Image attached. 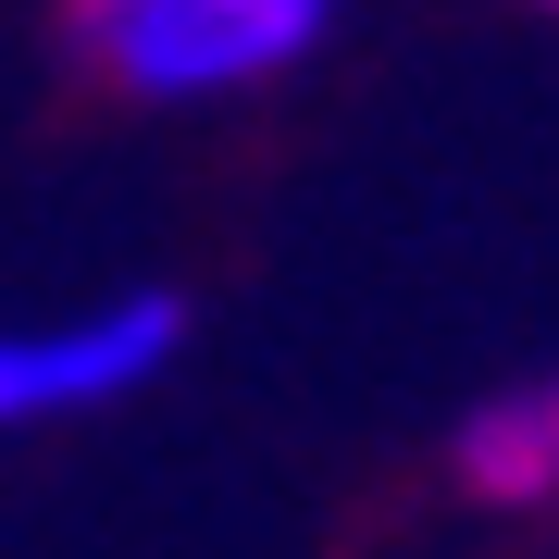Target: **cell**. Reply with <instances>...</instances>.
Returning <instances> with one entry per match:
<instances>
[{"label": "cell", "mask_w": 559, "mask_h": 559, "mask_svg": "<svg viewBox=\"0 0 559 559\" xmlns=\"http://www.w3.org/2000/svg\"><path fill=\"white\" fill-rule=\"evenodd\" d=\"M323 25H336V0H100L75 38L138 100H224V87H261L286 62H311Z\"/></svg>", "instance_id": "6da1fadb"}, {"label": "cell", "mask_w": 559, "mask_h": 559, "mask_svg": "<svg viewBox=\"0 0 559 559\" xmlns=\"http://www.w3.org/2000/svg\"><path fill=\"white\" fill-rule=\"evenodd\" d=\"M175 348H187V299L175 286H124V299H100V311L13 323V336H0V423L112 411L124 385H150Z\"/></svg>", "instance_id": "7a4b0ae2"}, {"label": "cell", "mask_w": 559, "mask_h": 559, "mask_svg": "<svg viewBox=\"0 0 559 559\" xmlns=\"http://www.w3.org/2000/svg\"><path fill=\"white\" fill-rule=\"evenodd\" d=\"M448 460H460V485H473L485 510H547L559 498V373H522L485 411H460Z\"/></svg>", "instance_id": "3957f363"}, {"label": "cell", "mask_w": 559, "mask_h": 559, "mask_svg": "<svg viewBox=\"0 0 559 559\" xmlns=\"http://www.w3.org/2000/svg\"><path fill=\"white\" fill-rule=\"evenodd\" d=\"M547 13H559V0H547Z\"/></svg>", "instance_id": "277c9868"}]
</instances>
